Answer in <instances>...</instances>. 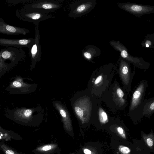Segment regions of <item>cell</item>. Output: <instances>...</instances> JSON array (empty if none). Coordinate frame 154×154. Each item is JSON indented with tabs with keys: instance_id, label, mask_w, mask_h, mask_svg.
<instances>
[{
	"instance_id": "obj_22",
	"label": "cell",
	"mask_w": 154,
	"mask_h": 154,
	"mask_svg": "<svg viewBox=\"0 0 154 154\" xmlns=\"http://www.w3.org/2000/svg\"><path fill=\"white\" fill-rule=\"evenodd\" d=\"M117 131L118 134L124 139L126 138L125 134L123 129L122 128L119 127L117 128Z\"/></svg>"
},
{
	"instance_id": "obj_15",
	"label": "cell",
	"mask_w": 154,
	"mask_h": 154,
	"mask_svg": "<svg viewBox=\"0 0 154 154\" xmlns=\"http://www.w3.org/2000/svg\"><path fill=\"white\" fill-rule=\"evenodd\" d=\"M0 150L5 154H22L20 152L2 141L0 142Z\"/></svg>"
},
{
	"instance_id": "obj_10",
	"label": "cell",
	"mask_w": 154,
	"mask_h": 154,
	"mask_svg": "<svg viewBox=\"0 0 154 154\" xmlns=\"http://www.w3.org/2000/svg\"><path fill=\"white\" fill-rule=\"evenodd\" d=\"M88 100L85 98L78 100L74 106L75 111L82 123L88 120L89 115V106Z\"/></svg>"
},
{
	"instance_id": "obj_24",
	"label": "cell",
	"mask_w": 154,
	"mask_h": 154,
	"mask_svg": "<svg viewBox=\"0 0 154 154\" xmlns=\"http://www.w3.org/2000/svg\"><path fill=\"white\" fill-rule=\"evenodd\" d=\"M116 92L119 97L122 98L123 97L124 95V93L120 88H118L116 91Z\"/></svg>"
},
{
	"instance_id": "obj_25",
	"label": "cell",
	"mask_w": 154,
	"mask_h": 154,
	"mask_svg": "<svg viewBox=\"0 0 154 154\" xmlns=\"http://www.w3.org/2000/svg\"><path fill=\"white\" fill-rule=\"evenodd\" d=\"M102 76L101 75L98 76L96 79L94 81V84H97L100 82L102 80Z\"/></svg>"
},
{
	"instance_id": "obj_18",
	"label": "cell",
	"mask_w": 154,
	"mask_h": 154,
	"mask_svg": "<svg viewBox=\"0 0 154 154\" xmlns=\"http://www.w3.org/2000/svg\"><path fill=\"white\" fill-rule=\"evenodd\" d=\"M57 146V145L50 144L40 146L35 149V150L40 152H47L54 149Z\"/></svg>"
},
{
	"instance_id": "obj_7",
	"label": "cell",
	"mask_w": 154,
	"mask_h": 154,
	"mask_svg": "<svg viewBox=\"0 0 154 154\" xmlns=\"http://www.w3.org/2000/svg\"><path fill=\"white\" fill-rule=\"evenodd\" d=\"M38 26H35V41L29 50V53L31 61V69L34 67L37 62L40 61L42 56L41 48L40 44V36Z\"/></svg>"
},
{
	"instance_id": "obj_3",
	"label": "cell",
	"mask_w": 154,
	"mask_h": 154,
	"mask_svg": "<svg viewBox=\"0 0 154 154\" xmlns=\"http://www.w3.org/2000/svg\"><path fill=\"white\" fill-rule=\"evenodd\" d=\"M96 0H80L70 5L68 15L72 18L82 17L92 11L96 5Z\"/></svg>"
},
{
	"instance_id": "obj_5",
	"label": "cell",
	"mask_w": 154,
	"mask_h": 154,
	"mask_svg": "<svg viewBox=\"0 0 154 154\" xmlns=\"http://www.w3.org/2000/svg\"><path fill=\"white\" fill-rule=\"evenodd\" d=\"M61 7L60 3L50 0H40L25 5L22 8L30 10L48 13L53 12Z\"/></svg>"
},
{
	"instance_id": "obj_2",
	"label": "cell",
	"mask_w": 154,
	"mask_h": 154,
	"mask_svg": "<svg viewBox=\"0 0 154 154\" xmlns=\"http://www.w3.org/2000/svg\"><path fill=\"white\" fill-rule=\"evenodd\" d=\"M15 15L20 20L31 22L35 26H38L39 22L55 17L54 16L48 13L27 10L22 7L17 9Z\"/></svg>"
},
{
	"instance_id": "obj_21",
	"label": "cell",
	"mask_w": 154,
	"mask_h": 154,
	"mask_svg": "<svg viewBox=\"0 0 154 154\" xmlns=\"http://www.w3.org/2000/svg\"><path fill=\"white\" fill-rule=\"evenodd\" d=\"M118 149L122 154H130L131 151L129 148L123 145H120Z\"/></svg>"
},
{
	"instance_id": "obj_19",
	"label": "cell",
	"mask_w": 154,
	"mask_h": 154,
	"mask_svg": "<svg viewBox=\"0 0 154 154\" xmlns=\"http://www.w3.org/2000/svg\"><path fill=\"white\" fill-rule=\"evenodd\" d=\"M140 88H139L134 93L133 95V100L132 103V106H135L137 103L138 99H139L141 95V91Z\"/></svg>"
},
{
	"instance_id": "obj_1",
	"label": "cell",
	"mask_w": 154,
	"mask_h": 154,
	"mask_svg": "<svg viewBox=\"0 0 154 154\" xmlns=\"http://www.w3.org/2000/svg\"><path fill=\"white\" fill-rule=\"evenodd\" d=\"M26 57L25 52L20 48L9 47L2 49L0 50V79Z\"/></svg>"
},
{
	"instance_id": "obj_14",
	"label": "cell",
	"mask_w": 154,
	"mask_h": 154,
	"mask_svg": "<svg viewBox=\"0 0 154 154\" xmlns=\"http://www.w3.org/2000/svg\"><path fill=\"white\" fill-rule=\"evenodd\" d=\"M17 135L14 131L4 129L0 126V140L6 141L15 140Z\"/></svg>"
},
{
	"instance_id": "obj_6",
	"label": "cell",
	"mask_w": 154,
	"mask_h": 154,
	"mask_svg": "<svg viewBox=\"0 0 154 154\" xmlns=\"http://www.w3.org/2000/svg\"><path fill=\"white\" fill-rule=\"evenodd\" d=\"M109 44L115 50L119 52L120 56L129 62L140 67L148 64L142 58L133 57L129 54L127 48L119 41L112 40L109 41Z\"/></svg>"
},
{
	"instance_id": "obj_8",
	"label": "cell",
	"mask_w": 154,
	"mask_h": 154,
	"mask_svg": "<svg viewBox=\"0 0 154 154\" xmlns=\"http://www.w3.org/2000/svg\"><path fill=\"white\" fill-rule=\"evenodd\" d=\"M9 85L7 87L6 91L11 94L26 93L30 85L24 82V78L17 76L11 79Z\"/></svg>"
},
{
	"instance_id": "obj_13",
	"label": "cell",
	"mask_w": 154,
	"mask_h": 154,
	"mask_svg": "<svg viewBox=\"0 0 154 154\" xmlns=\"http://www.w3.org/2000/svg\"><path fill=\"white\" fill-rule=\"evenodd\" d=\"M56 109L59 112L62 118V120L65 128L68 131L72 130V125L68 112L65 108L58 103L55 104Z\"/></svg>"
},
{
	"instance_id": "obj_20",
	"label": "cell",
	"mask_w": 154,
	"mask_h": 154,
	"mask_svg": "<svg viewBox=\"0 0 154 154\" xmlns=\"http://www.w3.org/2000/svg\"><path fill=\"white\" fill-rule=\"evenodd\" d=\"M100 120L101 122L105 123L108 121V116L106 113L103 110L99 111Z\"/></svg>"
},
{
	"instance_id": "obj_12",
	"label": "cell",
	"mask_w": 154,
	"mask_h": 154,
	"mask_svg": "<svg viewBox=\"0 0 154 154\" xmlns=\"http://www.w3.org/2000/svg\"><path fill=\"white\" fill-rule=\"evenodd\" d=\"M101 53L100 48L91 45H87L82 51V57L89 61H91L95 57L99 56Z\"/></svg>"
},
{
	"instance_id": "obj_23",
	"label": "cell",
	"mask_w": 154,
	"mask_h": 154,
	"mask_svg": "<svg viewBox=\"0 0 154 154\" xmlns=\"http://www.w3.org/2000/svg\"><path fill=\"white\" fill-rule=\"evenodd\" d=\"M85 154H95L93 151V149L89 148H84L83 149Z\"/></svg>"
},
{
	"instance_id": "obj_16",
	"label": "cell",
	"mask_w": 154,
	"mask_h": 154,
	"mask_svg": "<svg viewBox=\"0 0 154 154\" xmlns=\"http://www.w3.org/2000/svg\"><path fill=\"white\" fill-rule=\"evenodd\" d=\"M154 34H151L146 35L145 39L141 43L143 47H146L151 49L154 48Z\"/></svg>"
},
{
	"instance_id": "obj_9",
	"label": "cell",
	"mask_w": 154,
	"mask_h": 154,
	"mask_svg": "<svg viewBox=\"0 0 154 154\" xmlns=\"http://www.w3.org/2000/svg\"><path fill=\"white\" fill-rule=\"evenodd\" d=\"M35 38L8 39L0 38V46L30 48L34 44Z\"/></svg>"
},
{
	"instance_id": "obj_4",
	"label": "cell",
	"mask_w": 154,
	"mask_h": 154,
	"mask_svg": "<svg viewBox=\"0 0 154 154\" xmlns=\"http://www.w3.org/2000/svg\"><path fill=\"white\" fill-rule=\"evenodd\" d=\"M117 5L120 9L139 18L144 15L154 13V7L149 5L125 2L119 3Z\"/></svg>"
},
{
	"instance_id": "obj_17",
	"label": "cell",
	"mask_w": 154,
	"mask_h": 154,
	"mask_svg": "<svg viewBox=\"0 0 154 154\" xmlns=\"http://www.w3.org/2000/svg\"><path fill=\"white\" fill-rule=\"evenodd\" d=\"M142 137L143 141L149 148L153 149L154 147V135L152 132L146 134H142Z\"/></svg>"
},
{
	"instance_id": "obj_11",
	"label": "cell",
	"mask_w": 154,
	"mask_h": 154,
	"mask_svg": "<svg viewBox=\"0 0 154 154\" xmlns=\"http://www.w3.org/2000/svg\"><path fill=\"white\" fill-rule=\"evenodd\" d=\"M29 32L27 29L9 25L0 17V33L8 35H25Z\"/></svg>"
},
{
	"instance_id": "obj_26",
	"label": "cell",
	"mask_w": 154,
	"mask_h": 154,
	"mask_svg": "<svg viewBox=\"0 0 154 154\" xmlns=\"http://www.w3.org/2000/svg\"><path fill=\"white\" fill-rule=\"evenodd\" d=\"M150 108L151 110H153L154 109V102H153L150 105Z\"/></svg>"
}]
</instances>
